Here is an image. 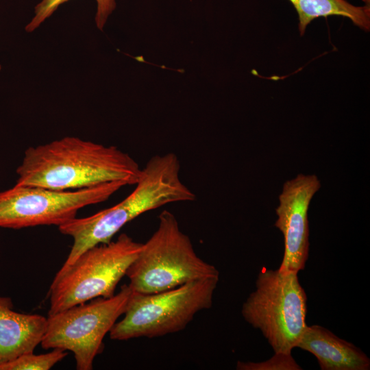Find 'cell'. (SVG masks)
<instances>
[{"instance_id": "7", "label": "cell", "mask_w": 370, "mask_h": 370, "mask_svg": "<svg viewBox=\"0 0 370 370\" xmlns=\"http://www.w3.org/2000/svg\"><path fill=\"white\" fill-rule=\"evenodd\" d=\"M132 293L128 284L109 297H97L48 315L40 345L45 349L73 352L78 370H92L103 341L124 314Z\"/></svg>"}, {"instance_id": "10", "label": "cell", "mask_w": 370, "mask_h": 370, "mask_svg": "<svg viewBox=\"0 0 370 370\" xmlns=\"http://www.w3.org/2000/svg\"><path fill=\"white\" fill-rule=\"evenodd\" d=\"M12 300L0 297V365L34 352L45 332L47 317L18 312Z\"/></svg>"}, {"instance_id": "6", "label": "cell", "mask_w": 370, "mask_h": 370, "mask_svg": "<svg viewBox=\"0 0 370 370\" xmlns=\"http://www.w3.org/2000/svg\"><path fill=\"white\" fill-rule=\"evenodd\" d=\"M142 245L123 233L115 241L82 252L67 269L56 273L49 291L48 315L97 297L114 295Z\"/></svg>"}, {"instance_id": "13", "label": "cell", "mask_w": 370, "mask_h": 370, "mask_svg": "<svg viewBox=\"0 0 370 370\" xmlns=\"http://www.w3.org/2000/svg\"><path fill=\"white\" fill-rule=\"evenodd\" d=\"M70 0H41L34 8V15L26 25L25 32L32 33L38 28L63 3ZM97 12L95 21L97 28L102 31L109 16L116 8L115 0H95Z\"/></svg>"}, {"instance_id": "4", "label": "cell", "mask_w": 370, "mask_h": 370, "mask_svg": "<svg viewBox=\"0 0 370 370\" xmlns=\"http://www.w3.org/2000/svg\"><path fill=\"white\" fill-rule=\"evenodd\" d=\"M219 280V276L203 278L151 294L132 291L124 317L112 326L110 338H155L185 329L197 312L211 308Z\"/></svg>"}, {"instance_id": "5", "label": "cell", "mask_w": 370, "mask_h": 370, "mask_svg": "<svg viewBox=\"0 0 370 370\" xmlns=\"http://www.w3.org/2000/svg\"><path fill=\"white\" fill-rule=\"evenodd\" d=\"M296 272L262 269L241 314L259 330L274 353L291 354L307 326V295Z\"/></svg>"}, {"instance_id": "8", "label": "cell", "mask_w": 370, "mask_h": 370, "mask_svg": "<svg viewBox=\"0 0 370 370\" xmlns=\"http://www.w3.org/2000/svg\"><path fill=\"white\" fill-rule=\"evenodd\" d=\"M124 186L123 182L113 181L74 190H56L16 184L0 192V227H58L75 218L79 210L103 202Z\"/></svg>"}, {"instance_id": "1", "label": "cell", "mask_w": 370, "mask_h": 370, "mask_svg": "<svg viewBox=\"0 0 370 370\" xmlns=\"http://www.w3.org/2000/svg\"><path fill=\"white\" fill-rule=\"evenodd\" d=\"M142 169L128 153L75 136L30 147L16 169V185L56 190L121 181L135 185Z\"/></svg>"}, {"instance_id": "16", "label": "cell", "mask_w": 370, "mask_h": 370, "mask_svg": "<svg viewBox=\"0 0 370 370\" xmlns=\"http://www.w3.org/2000/svg\"><path fill=\"white\" fill-rule=\"evenodd\" d=\"M1 70V62H0V71Z\"/></svg>"}, {"instance_id": "11", "label": "cell", "mask_w": 370, "mask_h": 370, "mask_svg": "<svg viewBox=\"0 0 370 370\" xmlns=\"http://www.w3.org/2000/svg\"><path fill=\"white\" fill-rule=\"evenodd\" d=\"M296 347L314 355L321 370L370 369V359L359 347L319 325H307Z\"/></svg>"}, {"instance_id": "3", "label": "cell", "mask_w": 370, "mask_h": 370, "mask_svg": "<svg viewBox=\"0 0 370 370\" xmlns=\"http://www.w3.org/2000/svg\"><path fill=\"white\" fill-rule=\"evenodd\" d=\"M125 275L133 291L151 294L219 276V271L196 254L190 238L180 230L175 216L164 210L158 216L157 229L143 243Z\"/></svg>"}, {"instance_id": "2", "label": "cell", "mask_w": 370, "mask_h": 370, "mask_svg": "<svg viewBox=\"0 0 370 370\" xmlns=\"http://www.w3.org/2000/svg\"><path fill=\"white\" fill-rule=\"evenodd\" d=\"M180 171V160L174 153L154 156L142 169L134 190L121 202L58 226L62 234L73 240L59 271L67 269L87 249L111 241L125 225L140 214L167 204L194 201L196 196L182 182Z\"/></svg>"}, {"instance_id": "9", "label": "cell", "mask_w": 370, "mask_h": 370, "mask_svg": "<svg viewBox=\"0 0 370 370\" xmlns=\"http://www.w3.org/2000/svg\"><path fill=\"white\" fill-rule=\"evenodd\" d=\"M320 186L315 175L304 174L288 180L283 186L275 223L284 236V255L278 268L282 273H298L305 268L309 252L308 210Z\"/></svg>"}, {"instance_id": "12", "label": "cell", "mask_w": 370, "mask_h": 370, "mask_svg": "<svg viewBox=\"0 0 370 370\" xmlns=\"http://www.w3.org/2000/svg\"><path fill=\"white\" fill-rule=\"evenodd\" d=\"M299 17V31L301 36L307 26L315 18L329 16L348 18L361 29L370 30L369 0L362 6H356L346 0H289Z\"/></svg>"}, {"instance_id": "14", "label": "cell", "mask_w": 370, "mask_h": 370, "mask_svg": "<svg viewBox=\"0 0 370 370\" xmlns=\"http://www.w3.org/2000/svg\"><path fill=\"white\" fill-rule=\"evenodd\" d=\"M67 354L66 351L60 349H53L51 352L38 355L34 352L28 353L0 365V370H49Z\"/></svg>"}, {"instance_id": "15", "label": "cell", "mask_w": 370, "mask_h": 370, "mask_svg": "<svg viewBox=\"0 0 370 370\" xmlns=\"http://www.w3.org/2000/svg\"><path fill=\"white\" fill-rule=\"evenodd\" d=\"M237 370H301L291 354L274 353L269 359L261 362L238 361Z\"/></svg>"}]
</instances>
